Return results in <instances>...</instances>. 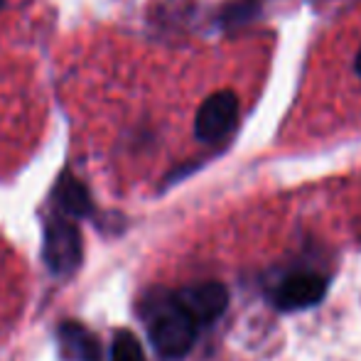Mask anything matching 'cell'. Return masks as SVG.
Masks as SVG:
<instances>
[{
  "instance_id": "obj_2",
  "label": "cell",
  "mask_w": 361,
  "mask_h": 361,
  "mask_svg": "<svg viewBox=\"0 0 361 361\" xmlns=\"http://www.w3.org/2000/svg\"><path fill=\"white\" fill-rule=\"evenodd\" d=\"M42 261L47 271L57 278H67L76 273V268L84 261V236H81L76 219L57 212L44 221Z\"/></svg>"
},
{
  "instance_id": "obj_6",
  "label": "cell",
  "mask_w": 361,
  "mask_h": 361,
  "mask_svg": "<svg viewBox=\"0 0 361 361\" xmlns=\"http://www.w3.org/2000/svg\"><path fill=\"white\" fill-rule=\"evenodd\" d=\"M57 339L69 361H104V347L86 324L64 319L57 327Z\"/></svg>"
},
{
  "instance_id": "obj_5",
  "label": "cell",
  "mask_w": 361,
  "mask_h": 361,
  "mask_svg": "<svg viewBox=\"0 0 361 361\" xmlns=\"http://www.w3.org/2000/svg\"><path fill=\"white\" fill-rule=\"evenodd\" d=\"M327 293V281L317 273H293L271 290V302L278 310H305L317 305Z\"/></svg>"
},
{
  "instance_id": "obj_4",
  "label": "cell",
  "mask_w": 361,
  "mask_h": 361,
  "mask_svg": "<svg viewBox=\"0 0 361 361\" xmlns=\"http://www.w3.org/2000/svg\"><path fill=\"white\" fill-rule=\"evenodd\" d=\"M175 295L182 307L200 322V327L216 322L228 307V290L216 281L195 283V286L177 290Z\"/></svg>"
},
{
  "instance_id": "obj_1",
  "label": "cell",
  "mask_w": 361,
  "mask_h": 361,
  "mask_svg": "<svg viewBox=\"0 0 361 361\" xmlns=\"http://www.w3.org/2000/svg\"><path fill=\"white\" fill-rule=\"evenodd\" d=\"M147 324V337L160 357L182 359L192 352L200 334V322L180 305L175 293L155 290L140 305Z\"/></svg>"
},
{
  "instance_id": "obj_7",
  "label": "cell",
  "mask_w": 361,
  "mask_h": 361,
  "mask_svg": "<svg viewBox=\"0 0 361 361\" xmlns=\"http://www.w3.org/2000/svg\"><path fill=\"white\" fill-rule=\"evenodd\" d=\"M52 200L59 214L72 219H89L94 216V200H91L86 185L74 177L72 172H62L52 190Z\"/></svg>"
},
{
  "instance_id": "obj_9",
  "label": "cell",
  "mask_w": 361,
  "mask_h": 361,
  "mask_svg": "<svg viewBox=\"0 0 361 361\" xmlns=\"http://www.w3.org/2000/svg\"><path fill=\"white\" fill-rule=\"evenodd\" d=\"M253 15H256V3H253V0H243V3L228 5V8L224 10L221 20L226 25H238V23H246V20H251Z\"/></svg>"
},
{
  "instance_id": "obj_11",
  "label": "cell",
  "mask_w": 361,
  "mask_h": 361,
  "mask_svg": "<svg viewBox=\"0 0 361 361\" xmlns=\"http://www.w3.org/2000/svg\"><path fill=\"white\" fill-rule=\"evenodd\" d=\"M5 8V0H0V10H3Z\"/></svg>"
},
{
  "instance_id": "obj_8",
  "label": "cell",
  "mask_w": 361,
  "mask_h": 361,
  "mask_svg": "<svg viewBox=\"0 0 361 361\" xmlns=\"http://www.w3.org/2000/svg\"><path fill=\"white\" fill-rule=\"evenodd\" d=\"M109 361H145L143 344L138 342L133 332L118 329L111 342V359Z\"/></svg>"
},
{
  "instance_id": "obj_3",
  "label": "cell",
  "mask_w": 361,
  "mask_h": 361,
  "mask_svg": "<svg viewBox=\"0 0 361 361\" xmlns=\"http://www.w3.org/2000/svg\"><path fill=\"white\" fill-rule=\"evenodd\" d=\"M238 121V96L233 91H216L202 101L195 116V138L200 143L224 140Z\"/></svg>"
},
{
  "instance_id": "obj_10",
  "label": "cell",
  "mask_w": 361,
  "mask_h": 361,
  "mask_svg": "<svg viewBox=\"0 0 361 361\" xmlns=\"http://www.w3.org/2000/svg\"><path fill=\"white\" fill-rule=\"evenodd\" d=\"M354 72H357V76L361 79V49H359V54H357V62H354Z\"/></svg>"
}]
</instances>
